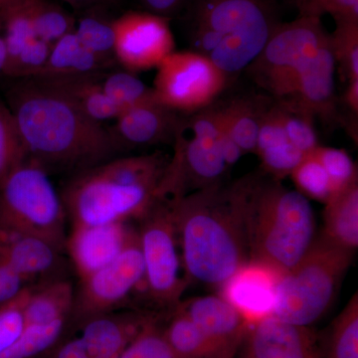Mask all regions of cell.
Here are the masks:
<instances>
[{"label": "cell", "mask_w": 358, "mask_h": 358, "mask_svg": "<svg viewBox=\"0 0 358 358\" xmlns=\"http://www.w3.org/2000/svg\"><path fill=\"white\" fill-rule=\"evenodd\" d=\"M192 50L228 78L246 70L279 24L272 0H188Z\"/></svg>", "instance_id": "obj_4"}, {"label": "cell", "mask_w": 358, "mask_h": 358, "mask_svg": "<svg viewBox=\"0 0 358 358\" xmlns=\"http://www.w3.org/2000/svg\"><path fill=\"white\" fill-rule=\"evenodd\" d=\"M6 49L4 44L3 37H2L1 22H0V74H2L6 65Z\"/></svg>", "instance_id": "obj_47"}, {"label": "cell", "mask_w": 358, "mask_h": 358, "mask_svg": "<svg viewBox=\"0 0 358 358\" xmlns=\"http://www.w3.org/2000/svg\"><path fill=\"white\" fill-rule=\"evenodd\" d=\"M299 17L322 20L329 15L334 22L358 21V0H289Z\"/></svg>", "instance_id": "obj_40"}, {"label": "cell", "mask_w": 358, "mask_h": 358, "mask_svg": "<svg viewBox=\"0 0 358 358\" xmlns=\"http://www.w3.org/2000/svg\"><path fill=\"white\" fill-rule=\"evenodd\" d=\"M103 92L121 112L155 101L152 87L129 71H105L100 74ZM121 113V114H122Z\"/></svg>", "instance_id": "obj_30"}, {"label": "cell", "mask_w": 358, "mask_h": 358, "mask_svg": "<svg viewBox=\"0 0 358 358\" xmlns=\"http://www.w3.org/2000/svg\"><path fill=\"white\" fill-rule=\"evenodd\" d=\"M143 262V292L155 307L171 312L187 288L171 200L159 199L138 220Z\"/></svg>", "instance_id": "obj_10"}, {"label": "cell", "mask_w": 358, "mask_h": 358, "mask_svg": "<svg viewBox=\"0 0 358 358\" xmlns=\"http://www.w3.org/2000/svg\"><path fill=\"white\" fill-rule=\"evenodd\" d=\"M336 65L348 82L358 80V21H338L329 34Z\"/></svg>", "instance_id": "obj_35"}, {"label": "cell", "mask_w": 358, "mask_h": 358, "mask_svg": "<svg viewBox=\"0 0 358 358\" xmlns=\"http://www.w3.org/2000/svg\"><path fill=\"white\" fill-rule=\"evenodd\" d=\"M69 320L25 326L22 334L0 358H40L51 350L69 329Z\"/></svg>", "instance_id": "obj_31"}, {"label": "cell", "mask_w": 358, "mask_h": 358, "mask_svg": "<svg viewBox=\"0 0 358 358\" xmlns=\"http://www.w3.org/2000/svg\"><path fill=\"white\" fill-rule=\"evenodd\" d=\"M74 299L72 282L62 278L30 287L24 306L25 326L70 322Z\"/></svg>", "instance_id": "obj_24"}, {"label": "cell", "mask_w": 358, "mask_h": 358, "mask_svg": "<svg viewBox=\"0 0 358 358\" xmlns=\"http://www.w3.org/2000/svg\"><path fill=\"white\" fill-rule=\"evenodd\" d=\"M336 62L329 41L322 45L299 77L294 92L284 101L313 120L333 124L338 110L334 93Z\"/></svg>", "instance_id": "obj_18"}, {"label": "cell", "mask_w": 358, "mask_h": 358, "mask_svg": "<svg viewBox=\"0 0 358 358\" xmlns=\"http://www.w3.org/2000/svg\"><path fill=\"white\" fill-rule=\"evenodd\" d=\"M7 99L26 157L49 174L74 176L119 154L109 129L39 78L17 79Z\"/></svg>", "instance_id": "obj_1"}, {"label": "cell", "mask_w": 358, "mask_h": 358, "mask_svg": "<svg viewBox=\"0 0 358 358\" xmlns=\"http://www.w3.org/2000/svg\"><path fill=\"white\" fill-rule=\"evenodd\" d=\"M67 215L50 174L26 159L0 183V231L34 235L66 252Z\"/></svg>", "instance_id": "obj_8"}, {"label": "cell", "mask_w": 358, "mask_h": 358, "mask_svg": "<svg viewBox=\"0 0 358 358\" xmlns=\"http://www.w3.org/2000/svg\"><path fill=\"white\" fill-rule=\"evenodd\" d=\"M0 251L10 267L31 286L58 279L65 251L42 238L0 231Z\"/></svg>", "instance_id": "obj_21"}, {"label": "cell", "mask_w": 358, "mask_h": 358, "mask_svg": "<svg viewBox=\"0 0 358 358\" xmlns=\"http://www.w3.org/2000/svg\"><path fill=\"white\" fill-rule=\"evenodd\" d=\"M29 288L15 300L0 306V355L13 345L25 326L24 306Z\"/></svg>", "instance_id": "obj_41"}, {"label": "cell", "mask_w": 358, "mask_h": 358, "mask_svg": "<svg viewBox=\"0 0 358 358\" xmlns=\"http://www.w3.org/2000/svg\"><path fill=\"white\" fill-rule=\"evenodd\" d=\"M219 108V143H220L221 152H222L223 159L225 160L227 166L232 167L236 164L238 160L241 159L243 155L241 148L237 145L229 129L224 122L222 115H221L220 103Z\"/></svg>", "instance_id": "obj_43"}, {"label": "cell", "mask_w": 358, "mask_h": 358, "mask_svg": "<svg viewBox=\"0 0 358 358\" xmlns=\"http://www.w3.org/2000/svg\"><path fill=\"white\" fill-rule=\"evenodd\" d=\"M312 154L331 179L336 193L357 182V166L348 152L341 148L317 145Z\"/></svg>", "instance_id": "obj_38"}, {"label": "cell", "mask_w": 358, "mask_h": 358, "mask_svg": "<svg viewBox=\"0 0 358 358\" xmlns=\"http://www.w3.org/2000/svg\"><path fill=\"white\" fill-rule=\"evenodd\" d=\"M136 234L129 222L71 228L66 254L82 279L112 262Z\"/></svg>", "instance_id": "obj_19"}, {"label": "cell", "mask_w": 358, "mask_h": 358, "mask_svg": "<svg viewBox=\"0 0 358 358\" xmlns=\"http://www.w3.org/2000/svg\"><path fill=\"white\" fill-rule=\"evenodd\" d=\"M329 39L320 18L298 16L291 22H279L246 70L271 98L285 100L293 93L310 59Z\"/></svg>", "instance_id": "obj_9"}, {"label": "cell", "mask_w": 358, "mask_h": 358, "mask_svg": "<svg viewBox=\"0 0 358 358\" xmlns=\"http://www.w3.org/2000/svg\"><path fill=\"white\" fill-rule=\"evenodd\" d=\"M38 38L49 44L74 30V17L50 0H23Z\"/></svg>", "instance_id": "obj_33"}, {"label": "cell", "mask_w": 358, "mask_h": 358, "mask_svg": "<svg viewBox=\"0 0 358 358\" xmlns=\"http://www.w3.org/2000/svg\"><path fill=\"white\" fill-rule=\"evenodd\" d=\"M242 348L243 358H322L319 334L274 315L250 324Z\"/></svg>", "instance_id": "obj_16"}, {"label": "cell", "mask_w": 358, "mask_h": 358, "mask_svg": "<svg viewBox=\"0 0 358 358\" xmlns=\"http://www.w3.org/2000/svg\"><path fill=\"white\" fill-rule=\"evenodd\" d=\"M145 262L136 234L112 262L80 279L75 289L69 329L84 320L115 312L143 289Z\"/></svg>", "instance_id": "obj_12"}, {"label": "cell", "mask_w": 358, "mask_h": 358, "mask_svg": "<svg viewBox=\"0 0 358 358\" xmlns=\"http://www.w3.org/2000/svg\"><path fill=\"white\" fill-rule=\"evenodd\" d=\"M148 13L157 14L162 17L178 13L187 3L188 0H141Z\"/></svg>", "instance_id": "obj_44"}, {"label": "cell", "mask_w": 358, "mask_h": 358, "mask_svg": "<svg viewBox=\"0 0 358 358\" xmlns=\"http://www.w3.org/2000/svg\"><path fill=\"white\" fill-rule=\"evenodd\" d=\"M115 58L129 72L157 69L176 51L169 18L152 13L129 11L114 20Z\"/></svg>", "instance_id": "obj_14"}, {"label": "cell", "mask_w": 358, "mask_h": 358, "mask_svg": "<svg viewBox=\"0 0 358 358\" xmlns=\"http://www.w3.org/2000/svg\"><path fill=\"white\" fill-rule=\"evenodd\" d=\"M319 338L322 358H358L357 293Z\"/></svg>", "instance_id": "obj_29"}, {"label": "cell", "mask_w": 358, "mask_h": 358, "mask_svg": "<svg viewBox=\"0 0 358 358\" xmlns=\"http://www.w3.org/2000/svg\"><path fill=\"white\" fill-rule=\"evenodd\" d=\"M176 310L189 317L226 358H235L241 350L250 324L221 296H195L180 301Z\"/></svg>", "instance_id": "obj_20"}, {"label": "cell", "mask_w": 358, "mask_h": 358, "mask_svg": "<svg viewBox=\"0 0 358 358\" xmlns=\"http://www.w3.org/2000/svg\"><path fill=\"white\" fill-rule=\"evenodd\" d=\"M322 235L341 248L358 246V181L336 192L326 204Z\"/></svg>", "instance_id": "obj_26"}, {"label": "cell", "mask_w": 358, "mask_h": 358, "mask_svg": "<svg viewBox=\"0 0 358 358\" xmlns=\"http://www.w3.org/2000/svg\"><path fill=\"white\" fill-rule=\"evenodd\" d=\"M228 80L199 52L173 51L157 66L152 89L155 102L178 114L192 115L213 105Z\"/></svg>", "instance_id": "obj_11"}, {"label": "cell", "mask_w": 358, "mask_h": 358, "mask_svg": "<svg viewBox=\"0 0 358 358\" xmlns=\"http://www.w3.org/2000/svg\"><path fill=\"white\" fill-rule=\"evenodd\" d=\"M27 159L17 124L8 106L0 102V183Z\"/></svg>", "instance_id": "obj_36"}, {"label": "cell", "mask_w": 358, "mask_h": 358, "mask_svg": "<svg viewBox=\"0 0 358 358\" xmlns=\"http://www.w3.org/2000/svg\"><path fill=\"white\" fill-rule=\"evenodd\" d=\"M29 287L31 285L10 267L0 251V306L15 300Z\"/></svg>", "instance_id": "obj_42"}, {"label": "cell", "mask_w": 358, "mask_h": 358, "mask_svg": "<svg viewBox=\"0 0 358 358\" xmlns=\"http://www.w3.org/2000/svg\"><path fill=\"white\" fill-rule=\"evenodd\" d=\"M66 3L78 9L88 10L92 8H99L110 3L112 0H63Z\"/></svg>", "instance_id": "obj_46"}, {"label": "cell", "mask_w": 358, "mask_h": 358, "mask_svg": "<svg viewBox=\"0 0 358 358\" xmlns=\"http://www.w3.org/2000/svg\"><path fill=\"white\" fill-rule=\"evenodd\" d=\"M96 10L98 8L88 9L89 13L75 21L74 32L90 51L115 65V20H109Z\"/></svg>", "instance_id": "obj_32"}, {"label": "cell", "mask_w": 358, "mask_h": 358, "mask_svg": "<svg viewBox=\"0 0 358 358\" xmlns=\"http://www.w3.org/2000/svg\"><path fill=\"white\" fill-rule=\"evenodd\" d=\"M173 145L157 199H178L222 185L229 167L219 143L218 103L182 119Z\"/></svg>", "instance_id": "obj_7"}, {"label": "cell", "mask_w": 358, "mask_h": 358, "mask_svg": "<svg viewBox=\"0 0 358 358\" xmlns=\"http://www.w3.org/2000/svg\"><path fill=\"white\" fill-rule=\"evenodd\" d=\"M272 98L242 96L220 103L221 115L243 154H255L261 121Z\"/></svg>", "instance_id": "obj_27"}, {"label": "cell", "mask_w": 358, "mask_h": 358, "mask_svg": "<svg viewBox=\"0 0 358 358\" xmlns=\"http://www.w3.org/2000/svg\"><path fill=\"white\" fill-rule=\"evenodd\" d=\"M114 66L90 51L73 30L52 44L48 61L36 77L56 79L86 76L113 69Z\"/></svg>", "instance_id": "obj_23"}, {"label": "cell", "mask_w": 358, "mask_h": 358, "mask_svg": "<svg viewBox=\"0 0 358 358\" xmlns=\"http://www.w3.org/2000/svg\"><path fill=\"white\" fill-rule=\"evenodd\" d=\"M343 103L350 110L352 119L358 117V80L348 82L345 93L343 95Z\"/></svg>", "instance_id": "obj_45"}, {"label": "cell", "mask_w": 358, "mask_h": 358, "mask_svg": "<svg viewBox=\"0 0 358 358\" xmlns=\"http://www.w3.org/2000/svg\"><path fill=\"white\" fill-rule=\"evenodd\" d=\"M167 319L162 334L173 358H226L185 313L174 308Z\"/></svg>", "instance_id": "obj_28"}, {"label": "cell", "mask_w": 358, "mask_h": 358, "mask_svg": "<svg viewBox=\"0 0 358 358\" xmlns=\"http://www.w3.org/2000/svg\"><path fill=\"white\" fill-rule=\"evenodd\" d=\"M169 157H114L74 174L60 192L71 228L138 221L157 200Z\"/></svg>", "instance_id": "obj_3"}, {"label": "cell", "mask_w": 358, "mask_h": 358, "mask_svg": "<svg viewBox=\"0 0 358 358\" xmlns=\"http://www.w3.org/2000/svg\"><path fill=\"white\" fill-rule=\"evenodd\" d=\"M157 315L141 310L96 315L68 329L40 358H115Z\"/></svg>", "instance_id": "obj_13"}, {"label": "cell", "mask_w": 358, "mask_h": 358, "mask_svg": "<svg viewBox=\"0 0 358 358\" xmlns=\"http://www.w3.org/2000/svg\"><path fill=\"white\" fill-rule=\"evenodd\" d=\"M256 176L169 199L188 282L220 288L249 262L246 208Z\"/></svg>", "instance_id": "obj_2"}, {"label": "cell", "mask_w": 358, "mask_h": 358, "mask_svg": "<svg viewBox=\"0 0 358 358\" xmlns=\"http://www.w3.org/2000/svg\"><path fill=\"white\" fill-rule=\"evenodd\" d=\"M255 154L261 160L266 176L281 181L289 176L306 157L285 133L273 98L261 121Z\"/></svg>", "instance_id": "obj_22"}, {"label": "cell", "mask_w": 358, "mask_h": 358, "mask_svg": "<svg viewBox=\"0 0 358 358\" xmlns=\"http://www.w3.org/2000/svg\"><path fill=\"white\" fill-rule=\"evenodd\" d=\"M159 320L160 315L150 320L115 358H173Z\"/></svg>", "instance_id": "obj_39"}, {"label": "cell", "mask_w": 358, "mask_h": 358, "mask_svg": "<svg viewBox=\"0 0 358 358\" xmlns=\"http://www.w3.org/2000/svg\"><path fill=\"white\" fill-rule=\"evenodd\" d=\"M353 253L327 239H315L306 255L280 280L274 317L310 327L327 312L352 262Z\"/></svg>", "instance_id": "obj_6"}, {"label": "cell", "mask_w": 358, "mask_h": 358, "mask_svg": "<svg viewBox=\"0 0 358 358\" xmlns=\"http://www.w3.org/2000/svg\"><path fill=\"white\" fill-rule=\"evenodd\" d=\"M101 73L86 76L39 79L67 96L90 119L103 124V122L115 121L122 112L103 92L99 79Z\"/></svg>", "instance_id": "obj_25"}, {"label": "cell", "mask_w": 358, "mask_h": 358, "mask_svg": "<svg viewBox=\"0 0 358 358\" xmlns=\"http://www.w3.org/2000/svg\"><path fill=\"white\" fill-rule=\"evenodd\" d=\"M282 274L268 264L249 261L220 287L221 298L249 324L272 317Z\"/></svg>", "instance_id": "obj_15"}, {"label": "cell", "mask_w": 358, "mask_h": 358, "mask_svg": "<svg viewBox=\"0 0 358 358\" xmlns=\"http://www.w3.org/2000/svg\"><path fill=\"white\" fill-rule=\"evenodd\" d=\"M182 117L155 101L124 110L109 129L119 152L173 143Z\"/></svg>", "instance_id": "obj_17"}, {"label": "cell", "mask_w": 358, "mask_h": 358, "mask_svg": "<svg viewBox=\"0 0 358 358\" xmlns=\"http://www.w3.org/2000/svg\"><path fill=\"white\" fill-rule=\"evenodd\" d=\"M250 261L282 275L296 265L315 241V213L307 197L257 174L246 208Z\"/></svg>", "instance_id": "obj_5"}, {"label": "cell", "mask_w": 358, "mask_h": 358, "mask_svg": "<svg viewBox=\"0 0 358 358\" xmlns=\"http://www.w3.org/2000/svg\"><path fill=\"white\" fill-rule=\"evenodd\" d=\"M282 129L294 147L308 155L320 145L315 120L284 101L275 100Z\"/></svg>", "instance_id": "obj_37"}, {"label": "cell", "mask_w": 358, "mask_h": 358, "mask_svg": "<svg viewBox=\"0 0 358 358\" xmlns=\"http://www.w3.org/2000/svg\"><path fill=\"white\" fill-rule=\"evenodd\" d=\"M289 176L296 192L308 199L327 204L336 194L331 178L312 152L303 157Z\"/></svg>", "instance_id": "obj_34"}]
</instances>
